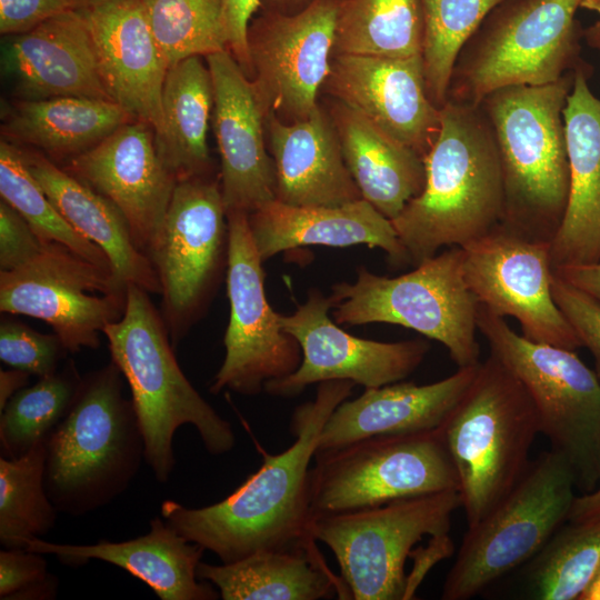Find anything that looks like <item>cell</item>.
I'll list each match as a JSON object with an SVG mask.
<instances>
[{
	"label": "cell",
	"instance_id": "83f0119b",
	"mask_svg": "<svg viewBox=\"0 0 600 600\" xmlns=\"http://www.w3.org/2000/svg\"><path fill=\"white\" fill-rule=\"evenodd\" d=\"M249 226L263 261L297 247L364 243L382 249L397 267L410 263L391 220L364 199L338 207H298L274 199L249 214Z\"/></svg>",
	"mask_w": 600,
	"mask_h": 600
},
{
	"label": "cell",
	"instance_id": "2e32d148",
	"mask_svg": "<svg viewBox=\"0 0 600 600\" xmlns=\"http://www.w3.org/2000/svg\"><path fill=\"white\" fill-rule=\"evenodd\" d=\"M341 0H312L293 14L263 11L251 20L248 47L251 77L266 116L308 119L331 68Z\"/></svg>",
	"mask_w": 600,
	"mask_h": 600
},
{
	"label": "cell",
	"instance_id": "11a10c76",
	"mask_svg": "<svg viewBox=\"0 0 600 600\" xmlns=\"http://www.w3.org/2000/svg\"><path fill=\"white\" fill-rule=\"evenodd\" d=\"M580 8L594 11L600 14V0H581Z\"/></svg>",
	"mask_w": 600,
	"mask_h": 600
},
{
	"label": "cell",
	"instance_id": "7402d4cb",
	"mask_svg": "<svg viewBox=\"0 0 600 600\" xmlns=\"http://www.w3.org/2000/svg\"><path fill=\"white\" fill-rule=\"evenodd\" d=\"M84 21L111 99L154 132L162 124L161 94L169 66L152 32L143 0H94L73 8Z\"/></svg>",
	"mask_w": 600,
	"mask_h": 600
},
{
	"label": "cell",
	"instance_id": "5bb4252c",
	"mask_svg": "<svg viewBox=\"0 0 600 600\" xmlns=\"http://www.w3.org/2000/svg\"><path fill=\"white\" fill-rule=\"evenodd\" d=\"M227 293L230 316L224 333L226 354L210 391L229 389L257 394L270 380L299 367V343L280 324L268 303L264 271L249 226V214L227 212Z\"/></svg>",
	"mask_w": 600,
	"mask_h": 600
},
{
	"label": "cell",
	"instance_id": "8fae6325",
	"mask_svg": "<svg viewBox=\"0 0 600 600\" xmlns=\"http://www.w3.org/2000/svg\"><path fill=\"white\" fill-rule=\"evenodd\" d=\"M309 471L311 519L459 490L441 427L381 434L317 452Z\"/></svg>",
	"mask_w": 600,
	"mask_h": 600
},
{
	"label": "cell",
	"instance_id": "681fc988",
	"mask_svg": "<svg viewBox=\"0 0 600 600\" xmlns=\"http://www.w3.org/2000/svg\"><path fill=\"white\" fill-rule=\"evenodd\" d=\"M600 518V483L590 492L574 498L568 521L586 522Z\"/></svg>",
	"mask_w": 600,
	"mask_h": 600
},
{
	"label": "cell",
	"instance_id": "bcb514c9",
	"mask_svg": "<svg viewBox=\"0 0 600 600\" xmlns=\"http://www.w3.org/2000/svg\"><path fill=\"white\" fill-rule=\"evenodd\" d=\"M259 8L260 0H224L228 50L248 78L251 76L248 29Z\"/></svg>",
	"mask_w": 600,
	"mask_h": 600
},
{
	"label": "cell",
	"instance_id": "52a82bcc",
	"mask_svg": "<svg viewBox=\"0 0 600 600\" xmlns=\"http://www.w3.org/2000/svg\"><path fill=\"white\" fill-rule=\"evenodd\" d=\"M581 0H502L454 63L448 101L478 106L490 92L547 84L578 67Z\"/></svg>",
	"mask_w": 600,
	"mask_h": 600
},
{
	"label": "cell",
	"instance_id": "9c48e42d",
	"mask_svg": "<svg viewBox=\"0 0 600 600\" xmlns=\"http://www.w3.org/2000/svg\"><path fill=\"white\" fill-rule=\"evenodd\" d=\"M462 261V248L450 247L396 278L360 267L354 282L332 287L334 320L412 329L442 343L458 368L476 366L480 362L478 302L466 283Z\"/></svg>",
	"mask_w": 600,
	"mask_h": 600
},
{
	"label": "cell",
	"instance_id": "e0dca14e",
	"mask_svg": "<svg viewBox=\"0 0 600 600\" xmlns=\"http://www.w3.org/2000/svg\"><path fill=\"white\" fill-rule=\"evenodd\" d=\"M462 252L464 280L478 304L516 318L529 340L574 351L582 347L552 296L549 241L500 222Z\"/></svg>",
	"mask_w": 600,
	"mask_h": 600
},
{
	"label": "cell",
	"instance_id": "484cf974",
	"mask_svg": "<svg viewBox=\"0 0 600 600\" xmlns=\"http://www.w3.org/2000/svg\"><path fill=\"white\" fill-rule=\"evenodd\" d=\"M268 149L276 171V199L298 207H338L362 199L341 151L329 112L306 120L266 116Z\"/></svg>",
	"mask_w": 600,
	"mask_h": 600
},
{
	"label": "cell",
	"instance_id": "db71d44e",
	"mask_svg": "<svg viewBox=\"0 0 600 600\" xmlns=\"http://www.w3.org/2000/svg\"><path fill=\"white\" fill-rule=\"evenodd\" d=\"M579 600H600V568Z\"/></svg>",
	"mask_w": 600,
	"mask_h": 600
},
{
	"label": "cell",
	"instance_id": "f546056e",
	"mask_svg": "<svg viewBox=\"0 0 600 600\" xmlns=\"http://www.w3.org/2000/svg\"><path fill=\"white\" fill-rule=\"evenodd\" d=\"M197 577L217 587L223 600L350 599L344 581L329 568L317 540L256 552L230 563L200 562Z\"/></svg>",
	"mask_w": 600,
	"mask_h": 600
},
{
	"label": "cell",
	"instance_id": "d4e9b609",
	"mask_svg": "<svg viewBox=\"0 0 600 600\" xmlns=\"http://www.w3.org/2000/svg\"><path fill=\"white\" fill-rule=\"evenodd\" d=\"M479 363L458 368L453 374L428 384L401 380L364 388L361 396L346 399L332 411L321 430L317 452L373 436L422 432L441 427L472 382Z\"/></svg>",
	"mask_w": 600,
	"mask_h": 600
},
{
	"label": "cell",
	"instance_id": "ee69618b",
	"mask_svg": "<svg viewBox=\"0 0 600 600\" xmlns=\"http://www.w3.org/2000/svg\"><path fill=\"white\" fill-rule=\"evenodd\" d=\"M44 242L22 216L0 201V272L16 270L42 250Z\"/></svg>",
	"mask_w": 600,
	"mask_h": 600
},
{
	"label": "cell",
	"instance_id": "7bdbcfd3",
	"mask_svg": "<svg viewBox=\"0 0 600 600\" xmlns=\"http://www.w3.org/2000/svg\"><path fill=\"white\" fill-rule=\"evenodd\" d=\"M553 272V271H552ZM551 291L582 347L592 354L600 379V301L552 274Z\"/></svg>",
	"mask_w": 600,
	"mask_h": 600
},
{
	"label": "cell",
	"instance_id": "f907efd6",
	"mask_svg": "<svg viewBox=\"0 0 600 600\" xmlns=\"http://www.w3.org/2000/svg\"><path fill=\"white\" fill-rule=\"evenodd\" d=\"M30 376L26 371L13 368L0 371V411L19 390L28 386Z\"/></svg>",
	"mask_w": 600,
	"mask_h": 600
},
{
	"label": "cell",
	"instance_id": "c3c4849f",
	"mask_svg": "<svg viewBox=\"0 0 600 600\" xmlns=\"http://www.w3.org/2000/svg\"><path fill=\"white\" fill-rule=\"evenodd\" d=\"M552 271L568 283L600 301V262L567 266Z\"/></svg>",
	"mask_w": 600,
	"mask_h": 600
},
{
	"label": "cell",
	"instance_id": "6da1fadb",
	"mask_svg": "<svg viewBox=\"0 0 600 600\" xmlns=\"http://www.w3.org/2000/svg\"><path fill=\"white\" fill-rule=\"evenodd\" d=\"M354 382H320L316 398L291 419L294 442L284 451L261 450L262 463L221 501L188 508L164 500L161 516L188 540L230 563L267 550L290 549L316 540L309 531V471L321 430L332 411L351 396Z\"/></svg>",
	"mask_w": 600,
	"mask_h": 600
},
{
	"label": "cell",
	"instance_id": "e575fe53",
	"mask_svg": "<svg viewBox=\"0 0 600 600\" xmlns=\"http://www.w3.org/2000/svg\"><path fill=\"white\" fill-rule=\"evenodd\" d=\"M527 564L530 598L579 600L600 568V518L567 521Z\"/></svg>",
	"mask_w": 600,
	"mask_h": 600
},
{
	"label": "cell",
	"instance_id": "9f6ffc18",
	"mask_svg": "<svg viewBox=\"0 0 600 600\" xmlns=\"http://www.w3.org/2000/svg\"><path fill=\"white\" fill-rule=\"evenodd\" d=\"M91 1H94V0H70V2L72 4V9L77 8L79 6L86 4L88 2H91Z\"/></svg>",
	"mask_w": 600,
	"mask_h": 600
},
{
	"label": "cell",
	"instance_id": "1f68e13d",
	"mask_svg": "<svg viewBox=\"0 0 600 600\" xmlns=\"http://www.w3.org/2000/svg\"><path fill=\"white\" fill-rule=\"evenodd\" d=\"M1 120L2 138L69 161L136 118L113 101L54 97L6 103Z\"/></svg>",
	"mask_w": 600,
	"mask_h": 600
},
{
	"label": "cell",
	"instance_id": "8992f818",
	"mask_svg": "<svg viewBox=\"0 0 600 600\" xmlns=\"http://www.w3.org/2000/svg\"><path fill=\"white\" fill-rule=\"evenodd\" d=\"M441 429L472 527L527 471L538 414L523 384L490 353Z\"/></svg>",
	"mask_w": 600,
	"mask_h": 600
},
{
	"label": "cell",
	"instance_id": "cb8c5ba5",
	"mask_svg": "<svg viewBox=\"0 0 600 600\" xmlns=\"http://www.w3.org/2000/svg\"><path fill=\"white\" fill-rule=\"evenodd\" d=\"M569 162L568 202L550 242L552 270L600 262V99L586 69L573 70L563 109Z\"/></svg>",
	"mask_w": 600,
	"mask_h": 600
},
{
	"label": "cell",
	"instance_id": "d6a6232c",
	"mask_svg": "<svg viewBox=\"0 0 600 600\" xmlns=\"http://www.w3.org/2000/svg\"><path fill=\"white\" fill-rule=\"evenodd\" d=\"M162 124L154 132L164 166L183 180L207 177L210 170L208 129L213 111V82L200 57L169 67L161 94Z\"/></svg>",
	"mask_w": 600,
	"mask_h": 600
},
{
	"label": "cell",
	"instance_id": "4fadbf2b",
	"mask_svg": "<svg viewBox=\"0 0 600 600\" xmlns=\"http://www.w3.org/2000/svg\"><path fill=\"white\" fill-rule=\"evenodd\" d=\"M127 287L67 247L46 242L24 266L0 272V311L47 322L70 353L96 349L121 319Z\"/></svg>",
	"mask_w": 600,
	"mask_h": 600
},
{
	"label": "cell",
	"instance_id": "7dc6e473",
	"mask_svg": "<svg viewBox=\"0 0 600 600\" xmlns=\"http://www.w3.org/2000/svg\"><path fill=\"white\" fill-rule=\"evenodd\" d=\"M454 551V544L449 533L430 537L426 547L413 549L410 558L413 559L412 569L407 573L404 600L412 599L427 573L438 562L449 558Z\"/></svg>",
	"mask_w": 600,
	"mask_h": 600
},
{
	"label": "cell",
	"instance_id": "4316f807",
	"mask_svg": "<svg viewBox=\"0 0 600 600\" xmlns=\"http://www.w3.org/2000/svg\"><path fill=\"white\" fill-rule=\"evenodd\" d=\"M24 548L53 554L71 567L83 566L90 560L109 562L143 581L161 600H214L220 597L211 583L198 581L197 568L206 549L181 536L163 518L154 517L148 533L127 541L64 544L33 538Z\"/></svg>",
	"mask_w": 600,
	"mask_h": 600
},
{
	"label": "cell",
	"instance_id": "ffe728a7",
	"mask_svg": "<svg viewBox=\"0 0 600 600\" xmlns=\"http://www.w3.org/2000/svg\"><path fill=\"white\" fill-rule=\"evenodd\" d=\"M323 87L423 160L438 138L442 112L429 98L421 54H332Z\"/></svg>",
	"mask_w": 600,
	"mask_h": 600
},
{
	"label": "cell",
	"instance_id": "5b68a950",
	"mask_svg": "<svg viewBox=\"0 0 600 600\" xmlns=\"http://www.w3.org/2000/svg\"><path fill=\"white\" fill-rule=\"evenodd\" d=\"M114 362L86 374L46 440L44 483L58 512L83 516L124 492L144 459V440Z\"/></svg>",
	"mask_w": 600,
	"mask_h": 600
},
{
	"label": "cell",
	"instance_id": "7c38bea8",
	"mask_svg": "<svg viewBox=\"0 0 600 600\" xmlns=\"http://www.w3.org/2000/svg\"><path fill=\"white\" fill-rule=\"evenodd\" d=\"M458 490L313 517L310 534L334 554L350 599L404 600L406 561L424 536L449 533Z\"/></svg>",
	"mask_w": 600,
	"mask_h": 600
},
{
	"label": "cell",
	"instance_id": "d590c367",
	"mask_svg": "<svg viewBox=\"0 0 600 600\" xmlns=\"http://www.w3.org/2000/svg\"><path fill=\"white\" fill-rule=\"evenodd\" d=\"M46 440L19 458H0V542L7 549L24 548L56 524L44 483Z\"/></svg>",
	"mask_w": 600,
	"mask_h": 600
},
{
	"label": "cell",
	"instance_id": "ab89813d",
	"mask_svg": "<svg viewBox=\"0 0 600 600\" xmlns=\"http://www.w3.org/2000/svg\"><path fill=\"white\" fill-rule=\"evenodd\" d=\"M168 66L228 50L224 0H143Z\"/></svg>",
	"mask_w": 600,
	"mask_h": 600
},
{
	"label": "cell",
	"instance_id": "f5cc1de1",
	"mask_svg": "<svg viewBox=\"0 0 600 600\" xmlns=\"http://www.w3.org/2000/svg\"><path fill=\"white\" fill-rule=\"evenodd\" d=\"M587 43L600 53V20L582 31Z\"/></svg>",
	"mask_w": 600,
	"mask_h": 600
},
{
	"label": "cell",
	"instance_id": "d6986e66",
	"mask_svg": "<svg viewBox=\"0 0 600 600\" xmlns=\"http://www.w3.org/2000/svg\"><path fill=\"white\" fill-rule=\"evenodd\" d=\"M63 169L118 208L136 244L149 257L178 182L158 153L153 128L129 121Z\"/></svg>",
	"mask_w": 600,
	"mask_h": 600
},
{
	"label": "cell",
	"instance_id": "60d3db41",
	"mask_svg": "<svg viewBox=\"0 0 600 600\" xmlns=\"http://www.w3.org/2000/svg\"><path fill=\"white\" fill-rule=\"evenodd\" d=\"M68 350L53 333L39 332L17 320L0 324V359L7 366L37 377L56 372Z\"/></svg>",
	"mask_w": 600,
	"mask_h": 600
},
{
	"label": "cell",
	"instance_id": "74e56055",
	"mask_svg": "<svg viewBox=\"0 0 600 600\" xmlns=\"http://www.w3.org/2000/svg\"><path fill=\"white\" fill-rule=\"evenodd\" d=\"M0 196L22 216L42 242L62 244L112 273L104 251L68 223L28 169L22 149L4 138L0 141Z\"/></svg>",
	"mask_w": 600,
	"mask_h": 600
},
{
	"label": "cell",
	"instance_id": "9a60e30c",
	"mask_svg": "<svg viewBox=\"0 0 600 600\" xmlns=\"http://www.w3.org/2000/svg\"><path fill=\"white\" fill-rule=\"evenodd\" d=\"M228 242L221 187L207 177L179 180L149 254L161 287V314L176 347L209 296Z\"/></svg>",
	"mask_w": 600,
	"mask_h": 600
},
{
	"label": "cell",
	"instance_id": "f1b7e54d",
	"mask_svg": "<svg viewBox=\"0 0 600 600\" xmlns=\"http://www.w3.org/2000/svg\"><path fill=\"white\" fill-rule=\"evenodd\" d=\"M22 154L28 169L61 216L77 232L104 251L114 278L126 287L136 284L149 293L160 294L154 267L136 244L118 208L43 153L22 149Z\"/></svg>",
	"mask_w": 600,
	"mask_h": 600
},
{
	"label": "cell",
	"instance_id": "ac0fdd59",
	"mask_svg": "<svg viewBox=\"0 0 600 600\" xmlns=\"http://www.w3.org/2000/svg\"><path fill=\"white\" fill-rule=\"evenodd\" d=\"M334 306L331 296L311 291L292 314H280L281 327L299 343L302 359L292 373L267 382L268 393L291 397L330 380H349L364 388L394 383L411 374L430 349L423 339L380 342L357 338L330 319Z\"/></svg>",
	"mask_w": 600,
	"mask_h": 600
},
{
	"label": "cell",
	"instance_id": "7a4b0ae2",
	"mask_svg": "<svg viewBox=\"0 0 600 600\" xmlns=\"http://www.w3.org/2000/svg\"><path fill=\"white\" fill-rule=\"evenodd\" d=\"M441 129L424 158L426 183L391 220L410 263L442 247L479 240L503 216V181L491 126L479 106L447 101Z\"/></svg>",
	"mask_w": 600,
	"mask_h": 600
},
{
	"label": "cell",
	"instance_id": "816d5d0a",
	"mask_svg": "<svg viewBox=\"0 0 600 600\" xmlns=\"http://www.w3.org/2000/svg\"><path fill=\"white\" fill-rule=\"evenodd\" d=\"M312 0H260L261 9L269 12L293 14L304 9Z\"/></svg>",
	"mask_w": 600,
	"mask_h": 600
},
{
	"label": "cell",
	"instance_id": "44dd1931",
	"mask_svg": "<svg viewBox=\"0 0 600 600\" xmlns=\"http://www.w3.org/2000/svg\"><path fill=\"white\" fill-rule=\"evenodd\" d=\"M207 58L213 82V131L220 154L226 211L252 213L274 200L276 171L266 144V113L229 50Z\"/></svg>",
	"mask_w": 600,
	"mask_h": 600
},
{
	"label": "cell",
	"instance_id": "ba28073f",
	"mask_svg": "<svg viewBox=\"0 0 600 600\" xmlns=\"http://www.w3.org/2000/svg\"><path fill=\"white\" fill-rule=\"evenodd\" d=\"M477 328L493 354L526 388L551 450L564 457L577 489L600 483V379L576 353L534 342L478 304Z\"/></svg>",
	"mask_w": 600,
	"mask_h": 600
},
{
	"label": "cell",
	"instance_id": "836d02e7",
	"mask_svg": "<svg viewBox=\"0 0 600 600\" xmlns=\"http://www.w3.org/2000/svg\"><path fill=\"white\" fill-rule=\"evenodd\" d=\"M421 0H341L332 54H421Z\"/></svg>",
	"mask_w": 600,
	"mask_h": 600
},
{
	"label": "cell",
	"instance_id": "3957f363",
	"mask_svg": "<svg viewBox=\"0 0 600 600\" xmlns=\"http://www.w3.org/2000/svg\"><path fill=\"white\" fill-rule=\"evenodd\" d=\"M111 361L128 382L144 440V460L159 482L176 464L173 437L193 426L207 451L229 452L236 444L231 424L200 396L180 369L161 311L149 292L129 284L123 316L103 330Z\"/></svg>",
	"mask_w": 600,
	"mask_h": 600
},
{
	"label": "cell",
	"instance_id": "4dcf8cb0",
	"mask_svg": "<svg viewBox=\"0 0 600 600\" xmlns=\"http://www.w3.org/2000/svg\"><path fill=\"white\" fill-rule=\"evenodd\" d=\"M329 113L346 166L362 199L393 220L423 190V159L339 101Z\"/></svg>",
	"mask_w": 600,
	"mask_h": 600
},
{
	"label": "cell",
	"instance_id": "f35d334b",
	"mask_svg": "<svg viewBox=\"0 0 600 600\" xmlns=\"http://www.w3.org/2000/svg\"><path fill=\"white\" fill-rule=\"evenodd\" d=\"M502 0H421V58L429 98L439 109L448 101L457 58L487 14Z\"/></svg>",
	"mask_w": 600,
	"mask_h": 600
},
{
	"label": "cell",
	"instance_id": "b9f144b4",
	"mask_svg": "<svg viewBox=\"0 0 600 600\" xmlns=\"http://www.w3.org/2000/svg\"><path fill=\"white\" fill-rule=\"evenodd\" d=\"M59 580L48 571L43 553L26 548L0 551L1 600H51Z\"/></svg>",
	"mask_w": 600,
	"mask_h": 600
},
{
	"label": "cell",
	"instance_id": "277c9868",
	"mask_svg": "<svg viewBox=\"0 0 600 600\" xmlns=\"http://www.w3.org/2000/svg\"><path fill=\"white\" fill-rule=\"evenodd\" d=\"M572 84L573 71L547 84L500 88L478 104L500 158L501 223L537 240L551 242L568 202L563 109Z\"/></svg>",
	"mask_w": 600,
	"mask_h": 600
},
{
	"label": "cell",
	"instance_id": "603a6c76",
	"mask_svg": "<svg viewBox=\"0 0 600 600\" xmlns=\"http://www.w3.org/2000/svg\"><path fill=\"white\" fill-rule=\"evenodd\" d=\"M1 69L17 99L113 101L103 84L89 30L76 9L10 36L2 47Z\"/></svg>",
	"mask_w": 600,
	"mask_h": 600
},
{
	"label": "cell",
	"instance_id": "8d00e7d4",
	"mask_svg": "<svg viewBox=\"0 0 600 600\" xmlns=\"http://www.w3.org/2000/svg\"><path fill=\"white\" fill-rule=\"evenodd\" d=\"M82 378L72 361L19 390L0 411L1 456L27 453L46 440L72 406Z\"/></svg>",
	"mask_w": 600,
	"mask_h": 600
},
{
	"label": "cell",
	"instance_id": "f6af8a7d",
	"mask_svg": "<svg viewBox=\"0 0 600 600\" xmlns=\"http://www.w3.org/2000/svg\"><path fill=\"white\" fill-rule=\"evenodd\" d=\"M70 9V0H0V32L23 33Z\"/></svg>",
	"mask_w": 600,
	"mask_h": 600
},
{
	"label": "cell",
	"instance_id": "30bf717a",
	"mask_svg": "<svg viewBox=\"0 0 600 600\" xmlns=\"http://www.w3.org/2000/svg\"><path fill=\"white\" fill-rule=\"evenodd\" d=\"M576 474L561 454L542 452L512 490L468 527L442 588L443 600H467L528 563L568 521Z\"/></svg>",
	"mask_w": 600,
	"mask_h": 600
}]
</instances>
